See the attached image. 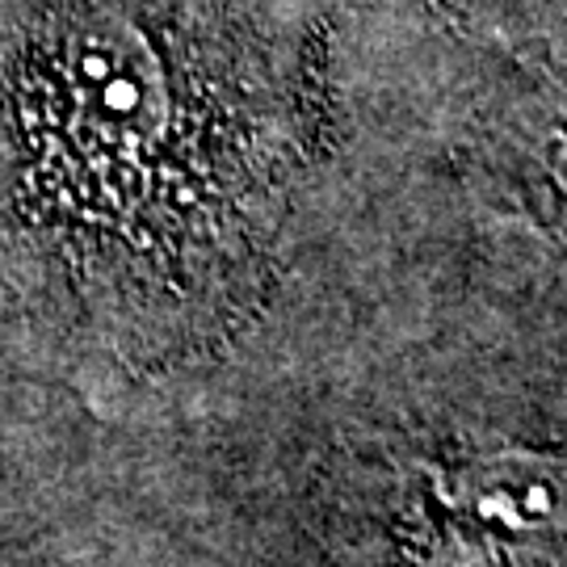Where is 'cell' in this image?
<instances>
[{"instance_id": "obj_1", "label": "cell", "mask_w": 567, "mask_h": 567, "mask_svg": "<svg viewBox=\"0 0 567 567\" xmlns=\"http://www.w3.org/2000/svg\"><path fill=\"white\" fill-rule=\"evenodd\" d=\"M324 51L244 0H21L0 18V303L168 362L257 295L324 135Z\"/></svg>"}]
</instances>
